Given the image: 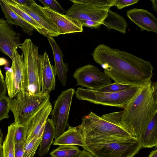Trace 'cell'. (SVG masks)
<instances>
[{
    "instance_id": "cell-5",
    "label": "cell",
    "mask_w": 157,
    "mask_h": 157,
    "mask_svg": "<svg viewBox=\"0 0 157 157\" xmlns=\"http://www.w3.org/2000/svg\"><path fill=\"white\" fill-rule=\"evenodd\" d=\"M82 147L94 157H134L143 148L140 140L134 138L109 139Z\"/></svg>"
},
{
    "instance_id": "cell-8",
    "label": "cell",
    "mask_w": 157,
    "mask_h": 157,
    "mask_svg": "<svg viewBox=\"0 0 157 157\" xmlns=\"http://www.w3.org/2000/svg\"><path fill=\"white\" fill-rule=\"evenodd\" d=\"M49 98V95L42 93L30 94L25 92H18L10 99V110L14 115V123L18 125L26 124L34 111Z\"/></svg>"
},
{
    "instance_id": "cell-25",
    "label": "cell",
    "mask_w": 157,
    "mask_h": 157,
    "mask_svg": "<svg viewBox=\"0 0 157 157\" xmlns=\"http://www.w3.org/2000/svg\"><path fill=\"white\" fill-rule=\"evenodd\" d=\"M15 124L8 127L7 133L3 143V157H15Z\"/></svg>"
},
{
    "instance_id": "cell-24",
    "label": "cell",
    "mask_w": 157,
    "mask_h": 157,
    "mask_svg": "<svg viewBox=\"0 0 157 157\" xmlns=\"http://www.w3.org/2000/svg\"><path fill=\"white\" fill-rule=\"evenodd\" d=\"M3 1L15 13L33 26L35 30L47 37L41 26L29 14L20 8L13 0H3Z\"/></svg>"
},
{
    "instance_id": "cell-35",
    "label": "cell",
    "mask_w": 157,
    "mask_h": 157,
    "mask_svg": "<svg viewBox=\"0 0 157 157\" xmlns=\"http://www.w3.org/2000/svg\"><path fill=\"white\" fill-rule=\"evenodd\" d=\"M3 136L0 128V157H3Z\"/></svg>"
},
{
    "instance_id": "cell-14",
    "label": "cell",
    "mask_w": 157,
    "mask_h": 157,
    "mask_svg": "<svg viewBox=\"0 0 157 157\" xmlns=\"http://www.w3.org/2000/svg\"><path fill=\"white\" fill-rule=\"evenodd\" d=\"M3 18H0V51L13 59L15 51L20 46V35Z\"/></svg>"
},
{
    "instance_id": "cell-15",
    "label": "cell",
    "mask_w": 157,
    "mask_h": 157,
    "mask_svg": "<svg viewBox=\"0 0 157 157\" xmlns=\"http://www.w3.org/2000/svg\"><path fill=\"white\" fill-rule=\"evenodd\" d=\"M43 8L55 25L60 35L83 32V25L77 20L57 12L48 7H43Z\"/></svg>"
},
{
    "instance_id": "cell-30",
    "label": "cell",
    "mask_w": 157,
    "mask_h": 157,
    "mask_svg": "<svg viewBox=\"0 0 157 157\" xmlns=\"http://www.w3.org/2000/svg\"><path fill=\"white\" fill-rule=\"evenodd\" d=\"M132 86H133L121 84L114 82L96 91L105 92L117 93L126 90Z\"/></svg>"
},
{
    "instance_id": "cell-16",
    "label": "cell",
    "mask_w": 157,
    "mask_h": 157,
    "mask_svg": "<svg viewBox=\"0 0 157 157\" xmlns=\"http://www.w3.org/2000/svg\"><path fill=\"white\" fill-rule=\"evenodd\" d=\"M39 74L41 93L49 95L55 89L57 74L55 66L51 64L45 52L40 55Z\"/></svg>"
},
{
    "instance_id": "cell-28",
    "label": "cell",
    "mask_w": 157,
    "mask_h": 157,
    "mask_svg": "<svg viewBox=\"0 0 157 157\" xmlns=\"http://www.w3.org/2000/svg\"><path fill=\"white\" fill-rule=\"evenodd\" d=\"M15 124V143L25 145L27 129V123L24 125Z\"/></svg>"
},
{
    "instance_id": "cell-36",
    "label": "cell",
    "mask_w": 157,
    "mask_h": 157,
    "mask_svg": "<svg viewBox=\"0 0 157 157\" xmlns=\"http://www.w3.org/2000/svg\"><path fill=\"white\" fill-rule=\"evenodd\" d=\"M15 3L22 5H29L31 2V0H13Z\"/></svg>"
},
{
    "instance_id": "cell-10",
    "label": "cell",
    "mask_w": 157,
    "mask_h": 157,
    "mask_svg": "<svg viewBox=\"0 0 157 157\" xmlns=\"http://www.w3.org/2000/svg\"><path fill=\"white\" fill-rule=\"evenodd\" d=\"M73 76L77 85L96 91L112 83L111 79L97 67L87 64L77 69Z\"/></svg>"
},
{
    "instance_id": "cell-39",
    "label": "cell",
    "mask_w": 157,
    "mask_h": 157,
    "mask_svg": "<svg viewBox=\"0 0 157 157\" xmlns=\"http://www.w3.org/2000/svg\"><path fill=\"white\" fill-rule=\"evenodd\" d=\"M148 157H157V147H155V148L154 150L150 152Z\"/></svg>"
},
{
    "instance_id": "cell-2",
    "label": "cell",
    "mask_w": 157,
    "mask_h": 157,
    "mask_svg": "<svg viewBox=\"0 0 157 157\" xmlns=\"http://www.w3.org/2000/svg\"><path fill=\"white\" fill-rule=\"evenodd\" d=\"M157 113V82L151 80L140 90L121 111L101 116L140 140L141 135Z\"/></svg>"
},
{
    "instance_id": "cell-29",
    "label": "cell",
    "mask_w": 157,
    "mask_h": 157,
    "mask_svg": "<svg viewBox=\"0 0 157 157\" xmlns=\"http://www.w3.org/2000/svg\"><path fill=\"white\" fill-rule=\"evenodd\" d=\"M10 99L6 95L0 98V121L9 117Z\"/></svg>"
},
{
    "instance_id": "cell-12",
    "label": "cell",
    "mask_w": 157,
    "mask_h": 157,
    "mask_svg": "<svg viewBox=\"0 0 157 157\" xmlns=\"http://www.w3.org/2000/svg\"><path fill=\"white\" fill-rule=\"evenodd\" d=\"M52 110V106L49 98L34 111L27 122L26 142L34 138H42L45 123Z\"/></svg>"
},
{
    "instance_id": "cell-7",
    "label": "cell",
    "mask_w": 157,
    "mask_h": 157,
    "mask_svg": "<svg viewBox=\"0 0 157 157\" xmlns=\"http://www.w3.org/2000/svg\"><path fill=\"white\" fill-rule=\"evenodd\" d=\"M140 87L132 86L126 90L117 93L100 92L78 87L75 94L79 100L123 109L136 94Z\"/></svg>"
},
{
    "instance_id": "cell-31",
    "label": "cell",
    "mask_w": 157,
    "mask_h": 157,
    "mask_svg": "<svg viewBox=\"0 0 157 157\" xmlns=\"http://www.w3.org/2000/svg\"><path fill=\"white\" fill-rule=\"evenodd\" d=\"M44 5V7H48L51 9L62 14L66 13L65 11L56 1L54 0H39Z\"/></svg>"
},
{
    "instance_id": "cell-26",
    "label": "cell",
    "mask_w": 157,
    "mask_h": 157,
    "mask_svg": "<svg viewBox=\"0 0 157 157\" xmlns=\"http://www.w3.org/2000/svg\"><path fill=\"white\" fill-rule=\"evenodd\" d=\"M81 152L76 146L61 145L53 150L49 154L51 157H78Z\"/></svg>"
},
{
    "instance_id": "cell-19",
    "label": "cell",
    "mask_w": 157,
    "mask_h": 157,
    "mask_svg": "<svg viewBox=\"0 0 157 157\" xmlns=\"http://www.w3.org/2000/svg\"><path fill=\"white\" fill-rule=\"evenodd\" d=\"M54 145H75L83 147V138L76 127L69 126L68 129L53 141Z\"/></svg>"
},
{
    "instance_id": "cell-4",
    "label": "cell",
    "mask_w": 157,
    "mask_h": 157,
    "mask_svg": "<svg viewBox=\"0 0 157 157\" xmlns=\"http://www.w3.org/2000/svg\"><path fill=\"white\" fill-rule=\"evenodd\" d=\"M115 0H70L73 2L65 15L83 26L97 29L102 25Z\"/></svg>"
},
{
    "instance_id": "cell-18",
    "label": "cell",
    "mask_w": 157,
    "mask_h": 157,
    "mask_svg": "<svg viewBox=\"0 0 157 157\" xmlns=\"http://www.w3.org/2000/svg\"><path fill=\"white\" fill-rule=\"evenodd\" d=\"M48 42L53 52L55 62V67L58 79L63 86L67 84V65L63 62V53L53 37L48 36Z\"/></svg>"
},
{
    "instance_id": "cell-1",
    "label": "cell",
    "mask_w": 157,
    "mask_h": 157,
    "mask_svg": "<svg viewBox=\"0 0 157 157\" xmlns=\"http://www.w3.org/2000/svg\"><path fill=\"white\" fill-rule=\"evenodd\" d=\"M91 54L115 82L141 87L151 80L153 67L151 63L133 54L104 44L98 45Z\"/></svg>"
},
{
    "instance_id": "cell-3",
    "label": "cell",
    "mask_w": 157,
    "mask_h": 157,
    "mask_svg": "<svg viewBox=\"0 0 157 157\" xmlns=\"http://www.w3.org/2000/svg\"><path fill=\"white\" fill-rule=\"evenodd\" d=\"M82 120L76 127L82 135L84 145L108 139L134 138L123 128L92 112L83 117Z\"/></svg>"
},
{
    "instance_id": "cell-38",
    "label": "cell",
    "mask_w": 157,
    "mask_h": 157,
    "mask_svg": "<svg viewBox=\"0 0 157 157\" xmlns=\"http://www.w3.org/2000/svg\"><path fill=\"white\" fill-rule=\"evenodd\" d=\"M150 1L151 2L152 5V7L153 10L157 12V0H151Z\"/></svg>"
},
{
    "instance_id": "cell-32",
    "label": "cell",
    "mask_w": 157,
    "mask_h": 157,
    "mask_svg": "<svg viewBox=\"0 0 157 157\" xmlns=\"http://www.w3.org/2000/svg\"><path fill=\"white\" fill-rule=\"evenodd\" d=\"M139 1V0H115L113 6H116L117 9H121L136 4Z\"/></svg>"
},
{
    "instance_id": "cell-20",
    "label": "cell",
    "mask_w": 157,
    "mask_h": 157,
    "mask_svg": "<svg viewBox=\"0 0 157 157\" xmlns=\"http://www.w3.org/2000/svg\"><path fill=\"white\" fill-rule=\"evenodd\" d=\"M0 6L8 24L20 26L25 33L29 36L33 34L35 30L34 27L12 11L3 0H0Z\"/></svg>"
},
{
    "instance_id": "cell-9",
    "label": "cell",
    "mask_w": 157,
    "mask_h": 157,
    "mask_svg": "<svg viewBox=\"0 0 157 157\" xmlns=\"http://www.w3.org/2000/svg\"><path fill=\"white\" fill-rule=\"evenodd\" d=\"M75 90L70 88L63 91L55 101L51 114L56 129L55 139L69 127V114Z\"/></svg>"
},
{
    "instance_id": "cell-23",
    "label": "cell",
    "mask_w": 157,
    "mask_h": 157,
    "mask_svg": "<svg viewBox=\"0 0 157 157\" xmlns=\"http://www.w3.org/2000/svg\"><path fill=\"white\" fill-rule=\"evenodd\" d=\"M102 25H105L109 31L113 29L124 34L126 33L128 26V24L123 17L110 9L109 10L107 16L103 21Z\"/></svg>"
},
{
    "instance_id": "cell-34",
    "label": "cell",
    "mask_w": 157,
    "mask_h": 157,
    "mask_svg": "<svg viewBox=\"0 0 157 157\" xmlns=\"http://www.w3.org/2000/svg\"><path fill=\"white\" fill-rule=\"evenodd\" d=\"M6 90L5 81L0 80V98L6 95Z\"/></svg>"
},
{
    "instance_id": "cell-6",
    "label": "cell",
    "mask_w": 157,
    "mask_h": 157,
    "mask_svg": "<svg viewBox=\"0 0 157 157\" xmlns=\"http://www.w3.org/2000/svg\"><path fill=\"white\" fill-rule=\"evenodd\" d=\"M24 56V91L30 94L41 93L39 74L40 55L38 47L26 38L19 48Z\"/></svg>"
},
{
    "instance_id": "cell-21",
    "label": "cell",
    "mask_w": 157,
    "mask_h": 157,
    "mask_svg": "<svg viewBox=\"0 0 157 157\" xmlns=\"http://www.w3.org/2000/svg\"><path fill=\"white\" fill-rule=\"evenodd\" d=\"M56 136V129L51 119L48 118L45 123L38 154L40 156L46 155Z\"/></svg>"
},
{
    "instance_id": "cell-11",
    "label": "cell",
    "mask_w": 157,
    "mask_h": 157,
    "mask_svg": "<svg viewBox=\"0 0 157 157\" xmlns=\"http://www.w3.org/2000/svg\"><path fill=\"white\" fill-rule=\"evenodd\" d=\"M10 68L6 72L5 82L9 97L12 98L18 92H25L24 87V56L15 51Z\"/></svg>"
},
{
    "instance_id": "cell-40",
    "label": "cell",
    "mask_w": 157,
    "mask_h": 157,
    "mask_svg": "<svg viewBox=\"0 0 157 157\" xmlns=\"http://www.w3.org/2000/svg\"><path fill=\"white\" fill-rule=\"evenodd\" d=\"M0 80L2 81H4V77L2 73L1 69L0 68Z\"/></svg>"
},
{
    "instance_id": "cell-33",
    "label": "cell",
    "mask_w": 157,
    "mask_h": 157,
    "mask_svg": "<svg viewBox=\"0 0 157 157\" xmlns=\"http://www.w3.org/2000/svg\"><path fill=\"white\" fill-rule=\"evenodd\" d=\"M25 145L15 143L14 145L15 157H23Z\"/></svg>"
},
{
    "instance_id": "cell-37",
    "label": "cell",
    "mask_w": 157,
    "mask_h": 157,
    "mask_svg": "<svg viewBox=\"0 0 157 157\" xmlns=\"http://www.w3.org/2000/svg\"><path fill=\"white\" fill-rule=\"evenodd\" d=\"M78 157H94L90 153L83 150L81 151V153Z\"/></svg>"
},
{
    "instance_id": "cell-17",
    "label": "cell",
    "mask_w": 157,
    "mask_h": 157,
    "mask_svg": "<svg viewBox=\"0 0 157 157\" xmlns=\"http://www.w3.org/2000/svg\"><path fill=\"white\" fill-rule=\"evenodd\" d=\"M127 16L131 21L140 29L141 31L157 33V19L147 10L135 8L127 12Z\"/></svg>"
},
{
    "instance_id": "cell-22",
    "label": "cell",
    "mask_w": 157,
    "mask_h": 157,
    "mask_svg": "<svg viewBox=\"0 0 157 157\" xmlns=\"http://www.w3.org/2000/svg\"><path fill=\"white\" fill-rule=\"evenodd\" d=\"M140 140L143 148L157 146V113L154 116L141 135Z\"/></svg>"
},
{
    "instance_id": "cell-27",
    "label": "cell",
    "mask_w": 157,
    "mask_h": 157,
    "mask_svg": "<svg viewBox=\"0 0 157 157\" xmlns=\"http://www.w3.org/2000/svg\"><path fill=\"white\" fill-rule=\"evenodd\" d=\"M42 138H34L26 142L24 147L23 157H33L40 146Z\"/></svg>"
},
{
    "instance_id": "cell-13",
    "label": "cell",
    "mask_w": 157,
    "mask_h": 157,
    "mask_svg": "<svg viewBox=\"0 0 157 157\" xmlns=\"http://www.w3.org/2000/svg\"><path fill=\"white\" fill-rule=\"evenodd\" d=\"M16 4L41 26L47 37H57L60 35L55 25L47 15L43 7L36 4L35 0H31L30 4L28 5Z\"/></svg>"
}]
</instances>
